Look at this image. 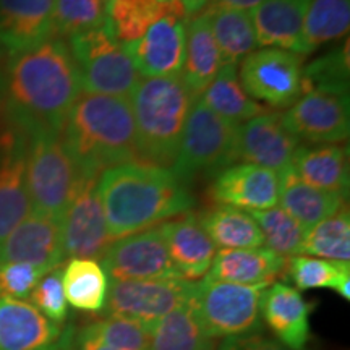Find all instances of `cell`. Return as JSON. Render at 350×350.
Returning <instances> with one entry per match:
<instances>
[{
  "mask_svg": "<svg viewBox=\"0 0 350 350\" xmlns=\"http://www.w3.org/2000/svg\"><path fill=\"white\" fill-rule=\"evenodd\" d=\"M138 150L146 164L170 169L177 159L191 98L180 75L143 78L129 96Z\"/></svg>",
  "mask_w": 350,
  "mask_h": 350,
  "instance_id": "277c9868",
  "label": "cell"
},
{
  "mask_svg": "<svg viewBox=\"0 0 350 350\" xmlns=\"http://www.w3.org/2000/svg\"><path fill=\"white\" fill-rule=\"evenodd\" d=\"M308 5L310 0H262L250 15L258 46L308 54L304 39Z\"/></svg>",
  "mask_w": 350,
  "mask_h": 350,
  "instance_id": "44dd1931",
  "label": "cell"
},
{
  "mask_svg": "<svg viewBox=\"0 0 350 350\" xmlns=\"http://www.w3.org/2000/svg\"><path fill=\"white\" fill-rule=\"evenodd\" d=\"M286 260L287 258L262 247L221 250L216 253L211 269L204 278L240 286H269L284 274Z\"/></svg>",
  "mask_w": 350,
  "mask_h": 350,
  "instance_id": "cb8c5ba5",
  "label": "cell"
},
{
  "mask_svg": "<svg viewBox=\"0 0 350 350\" xmlns=\"http://www.w3.org/2000/svg\"><path fill=\"white\" fill-rule=\"evenodd\" d=\"M67 41L86 94L129 99L139 75L125 46L113 38L107 23Z\"/></svg>",
  "mask_w": 350,
  "mask_h": 350,
  "instance_id": "8992f818",
  "label": "cell"
},
{
  "mask_svg": "<svg viewBox=\"0 0 350 350\" xmlns=\"http://www.w3.org/2000/svg\"><path fill=\"white\" fill-rule=\"evenodd\" d=\"M28 138L26 190L31 213L62 221L85 177L65 146L62 131L38 130Z\"/></svg>",
  "mask_w": 350,
  "mask_h": 350,
  "instance_id": "5b68a950",
  "label": "cell"
},
{
  "mask_svg": "<svg viewBox=\"0 0 350 350\" xmlns=\"http://www.w3.org/2000/svg\"><path fill=\"white\" fill-rule=\"evenodd\" d=\"M350 0H310L305 13L304 39L308 54L325 44L347 36Z\"/></svg>",
  "mask_w": 350,
  "mask_h": 350,
  "instance_id": "836d02e7",
  "label": "cell"
},
{
  "mask_svg": "<svg viewBox=\"0 0 350 350\" xmlns=\"http://www.w3.org/2000/svg\"><path fill=\"white\" fill-rule=\"evenodd\" d=\"M237 67L239 65H222L198 98L209 111L232 124L240 125L268 111L245 93L240 85Z\"/></svg>",
  "mask_w": 350,
  "mask_h": 350,
  "instance_id": "f1b7e54d",
  "label": "cell"
},
{
  "mask_svg": "<svg viewBox=\"0 0 350 350\" xmlns=\"http://www.w3.org/2000/svg\"><path fill=\"white\" fill-rule=\"evenodd\" d=\"M187 23L185 60L180 78L188 93L195 99L216 77L219 68L222 67V60L206 13L201 12Z\"/></svg>",
  "mask_w": 350,
  "mask_h": 350,
  "instance_id": "4316f807",
  "label": "cell"
},
{
  "mask_svg": "<svg viewBox=\"0 0 350 350\" xmlns=\"http://www.w3.org/2000/svg\"><path fill=\"white\" fill-rule=\"evenodd\" d=\"M65 260L60 221L31 213L0 243V262H26L42 273L60 268Z\"/></svg>",
  "mask_w": 350,
  "mask_h": 350,
  "instance_id": "e0dca14e",
  "label": "cell"
},
{
  "mask_svg": "<svg viewBox=\"0 0 350 350\" xmlns=\"http://www.w3.org/2000/svg\"><path fill=\"white\" fill-rule=\"evenodd\" d=\"M312 305L297 288L274 282L262 294L261 314L279 342L291 350H305L310 339Z\"/></svg>",
  "mask_w": 350,
  "mask_h": 350,
  "instance_id": "603a6c76",
  "label": "cell"
},
{
  "mask_svg": "<svg viewBox=\"0 0 350 350\" xmlns=\"http://www.w3.org/2000/svg\"><path fill=\"white\" fill-rule=\"evenodd\" d=\"M98 191L112 242L187 214L195 201L170 169L129 163L104 170Z\"/></svg>",
  "mask_w": 350,
  "mask_h": 350,
  "instance_id": "7a4b0ae2",
  "label": "cell"
},
{
  "mask_svg": "<svg viewBox=\"0 0 350 350\" xmlns=\"http://www.w3.org/2000/svg\"><path fill=\"white\" fill-rule=\"evenodd\" d=\"M106 15L113 38L122 44H130L159 20V3L156 0H112L106 3Z\"/></svg>",
  "mask_w": 350,
  "mask_h": 350,
  "instance_id": "8d00e7d4",
  "label": "cell"
},
{
  "mask_svg": "<svg viewBox=\"0 0 350 350\" xmlns=\"http://www.w3.org/2000/svg\"><path fill=\"white\" fill-rule=\"evenodd\" d=\"M44 275L46 273L26 262H0V297L21 301L29 299Z\"/></svg>",
  "mask_w": 350,
  "mask_h": 350,
  "instance_id": "b9f144b4",
  "label": "cell"
},
{
  "mask_svg": "<svg viewBox=\"0 0 350 350\" xmlns=\"http://www.w3.org/2000/svg\"><path fill=\"white\" fill-rule=\"evenodd\" d=\"M204 13L221 52L222 65H239L245 57L256 51L258 42L250 13L217 7L214 3Z\"/></svg>",
  "mask_w": 350,
  "mask_h": 350,
  "instance_id": "4dcf8cb0",
  "label": "cell"
},
{
  "mask_svg": "<svg viewBox=\"0 0 350 350\" xmlns=\"http://www.w3.org/2000/svg\"><path fill=\"white\" fill-rule=\"evenodd\" d=\"M211 196L219 204L247 211H265L279 203V177L253 164H232L214 178Z\"/></svg>",
  "mask_w": 350,
  "mask_h": 350,
  "instance_id": "ac0fdd59",
  "label": "cell"
},
{
  "mask_svg": "<svg viewBox=\"0 0 350 350\" xmlns=\"http://www.w3.org/2000/svg\"><path fill=\"white\" fill-rule=\"evenodd\" d=\"M216 350H291L282 345L278 339H271L268 336L256 334V332H245V334L230 336L217 345Z\"/></svg>",
  "mask_w": 350,
  "mask_h": 350,
  "instance_id": "7bdbcfd3",
  "label": "cell"
},
{
  "mask_svg": "<svg viewBox=\"0 0 350 350\" xmlns=\"http://www.w3.org/2000/svg\"><path fill=\"white\" fill-rule=\"evenodd\" d=\"M54 0H0V42L12 57L54 38Z\"/></svg>",
  "mask_w": 350,
  "mask_h": 350,
  "instance_id": "ffe728a7",
  "label": "cell"
},
{
  "mask_svg": "<svg viewBox=\"0 0 350 350\" xmlns=\"http://www.w3.org/2000/svg\"><path fill=\"white\" fill-rule=\"evenodd\" d=\"M157 3H164V2H169V0H156Z\"/></svg>",
  "mask_w": 350,
  "mask_h": 350,
  "instance_id": "7dc6e473",
  "label": "cell"
},
{
  "mask_svg": "<svg viewBox=\"0 0 350 350\" xmlns=\"http://www.w3.org/2000/svg\"><path fill=\"white\" fill-rule=\"evenodd\" d=\"M301 255L350 261V216L347 204L306 230Z\"/></svg>",
  "mask_w": 350,
  "mask_h": 350,
  "instance_id": "e575fe53",
  "label": "cell"
},
{
  "mask_svg": "<svg viewBox=\"0 0 350 350\" xmlns=\"http://www.w3.org/2000/svg\"><path fill=\"white\" fill-rule=\"evenodd\" d=\"M72 327L51 321L31 304L0 297V350H73Z\"/></svg>",
  "mask_w": 350,
  "mask_h": 350,
  "instance_id": "5bb4252c",
  "label": "cell"
},
{
  "mask_svg": "<svg viewBox=\"0 0 350 350\" xmlns=\"http://www.w3.org/2000/svg\"><path fill=\"white\" fill-rule=\"evenodd\" d=\"M278 177L281 209L294 217L305 230L312 229L323 219L332 216L345 206L347 196L308 185L300 180L292 165L281 170Z\"/></svg>",
  "mask_w": 350,
  "mask_h": 350,
  "instance_id": "d4e9b609",
  "label": "cell"
},
{
  "mask_svg": "<svg viewBox=\"0 0 350 350\" xmlns=\"http://www.w3.org/2000/svg\"><path fill=\"white\" fill-rule=\"evenodd\" d=\"M269 286H240L203 278L195 284L193 304L200 323L214 339L252 332L260 325L261 299Z\"/></svg>",
  "mask_w": 350,
  "mask_h": 350,
  "instance_id": "ba28073f",
  "label": "cell"
},
{
  "mask_svg": "<svg viewBox=\"0 0 350 350\" xmlns=\"http://www.w3.org/2000/svg\"><path fill=\"white\" fill-rule=\"evenodd\" d=\"M185 42V21L163 16L151 23L142 38L124 46L133 60L138 75L165 78L182 73Z\"/></svg>",
  "mask_w": 350,
  "mask_h": 350,
  "instance_id": "9a60e30c",
  "label": "cell"
},
{
  "mask_svg": "<svg viewBox=\"0 0 350 350\" xmlns=\"http://www.w3.org/2000/svg\"><path fill=\"white\" fill-rule=\"evenodd\" d=\"M169 256L175 269L185 281L203 279L211 269L216 245L200 226L198 217L183 216L159 226Z\"/></svg>",
  "mask_w": 350,
  "mask_h": 350,
  "instance_id": "7402d4cb",
  "label": "cell"
},
{
  "mask_svg": "<svg viewBox=\"0 0 350 350\" xmlns=\"http://www.w3.org/2000/svg\"><path fill=\"white\" fill-rule=\"evenodd\" d=\"M291 165L300 180L308 185L347 196L350 183L347 148L340 144H300Z\"/></svg>",
  "mask_w": 350,
  "mask_h": 350,
  "instance_id": "484cf974",
  "label": "cell"
},
{
  "mask_svg": "<svg viewBox=\"0 0 350 350\" xmlns=\"http://www.w3.org/2000/svg\"><path fill=\"white\" fill-rule=\"evenodd\" d=\"M284 274L291 278L300 291L332 288L345 300H350V262L332 261L306 255L291 256L286 260Z\"/></svg>",
  "mask_w": 350,
  "mask_h": 350,
  "instance_id": "d6a6232c",
  "label": "cell"
},
{
  "mask_svg": "<svg viewBox=\"0 0 350 350\" xmlns=\"http://www.w3.org/2000/svg\"><path fill=\"white\" fill-rule=\"evenodd\" d=\"M60 226L65 258H103L112 239L99 198L98 178H83Z\"/></svg>",
  "mask_w": 350,
  "mask_h": 350,
  "instance_id": "4fadbf2b",
  "label": "cell"
},
{
  "mask_svg": "<svg viewBox=\"0 0 350 350\" xmlns=\"http://www.w3.org/2000/svg\"><path fill=\"white\" fill-rule=\"evenodd\" d=\"M29 300L34 308H38L51 321L64 323L68 314V306L64 294L62 269L57 268L44 275L34 287Z\"/></svg>",
  "mask_w": 350,
  "mask_h": 350,
  "instance_id": "60d3db41",
  "label": "cell"
},
{
  "mask_svg": "<svg viewBox=\"0 0 350 350\" xmlns=\"http://www.w3.org/2000/svg\"><path fill=\"white\" fill-rule=\"evenodd\" d=\"M239 125L222 119L195 98L188 112L177 159L170 170L182 182L200 172L226 169L237 163Z\"/></svg>",
  "mask_w": 350,
  "mask_h": 350,
  "instance_id": "52a82bcc",
  "label": "cell"
},
{
  "mask_svg": "<svg viewBox=\"0 0 350 350\" xmlns=\"http://www.w3.org/2000/svg\"><path fill=\"white\" fill-rule=\"evenodd\" d=\"M75 349L77 350H117L111 347V345L104 344L103 340H99L94 336H91L90 332L81 329L75 336Z\"/></svg>",
  "mask_w": 350,
  "mask_h": 350,
  "instance_id": "ee69618b",
  "label": "cell"
},
{
  "mask_svg": "<svg viewBox=\"0 0 350 350\" xmlns=\"http://www.w3.org/2000/svg\"><path fill=\"white\" fill-rule=\"evenodd\" d=\"M104 2H106V3H107V2H112V0H104Z\"/></svg>",
  "mask_w": 350,
  "mask_h": 350,
  "instance_id": "c3c4849f",
  "label": "cell"
},
{
  "mask_svg": "<svg viewBox=\"0 0 350 350\" xmlns=\"http://www.w3.org/2000/svg\"><path fill=\"white\" fill-rule=\"evenodd\" d=\"M326 91L349 96V41L301 68V94Z\"/></svg>",
  "mask_w": 350,
  "mask_h": 350,
  "instance_id": "d590c367",
  "label": "cell"
},
{
  "mask_svg": "<svg viewBox=\"0 0 350 350\" xmlns=\"http://www.w3.org/2000/svg\"><path fill=\"white\" fill-rule=\"evenodd\" d=\"M300 142L284 125L281 113L266 112L243 122L237 130V161L279 174L292 164Z\"/></svg>",
  "mask_w": 350,
  "mask_h": 350,
  "instance_id": "2e32d148",
  "label": "cell"
},
{
  "mask_svg": "<svg viewBox=\"0 0 350 350\" xmlns=\"http://www.w3.org/2000/svg\"><path fill=\"white\" fill-rule=\"evenodd\" d=\"M7 94L13 120L26 135L62 131L68 112L83 94L80 72L67 41L54 36L13 57Z\"/></svg>",
  "mask_w": 350,
  "mask_h": 350,
  "instance_id": "6da1fadb",
  "label": "cell"
},
{
  "mask_svg": "<svg viewBox=\"0 0 350 350\" xmlns=\"http://www.w3.org/2000/svg\"><path fill=\"white\" fill-rule=\"evenodd\" d=\"M83 329L117 350H148L150 344V329L126 317L106 314Z\"/></svg>",
  "mask_w": 350,
  "mask_h": 350,
  "instance_id": "ab89813d",
  "label": "cell"
},
{
  "mask_svg": "<svg viewBox=\"0 0 350 350\" xmlns=\"http://www.w3.org/2000/svg\"><path fill=\"white\" fill-rule=\"evenodd\" d=\"M62 138L85 178H99L116 165L143 163L126 98L81 94L65 119Z\"/></svg>",
  "mask_w": 350,
  "mask_h": 350,
  "instance_id": "3957f363",
  "label": "cell"
},
{
  "mask_svg": "<svg viewBox=\"0 0 350 350\" xmlns=\"http://www.w3.org/2000/svg\"><path fill=\"white\" fill-rule=\"evenodd\" d=\"M180 2L183 3V8H185L187 21H188L193 18V16L200 15L201 12L206 10L214 0H180Z\"/></svg>",
  "mask_w": 350,
  "mask_h": 350,
  "instance_id": "bcb514c9",
  "label": "cell"
},
{
  "mask_svg": "<svg viewBox=\"0 0 350 350\" xmlns=\"http://www.w3.org/2000/svg\"><path fill=\"white\" fill-rule=\"evenodd\" d=\"M0 243L31 214L26 190V142L10 130L0 146Z\"/></svg>",
  "mask_w": 350,
  "mask_h": 350,
  "instance_id": "d6986e66",
  "label": "cell"
},
{
  "mask_svg": "<svg viewBox=\"0 0 350 350\" xmlns=\"http://www.w3.org/2000/svg\"><path fill=\"white\" fill-rule=\"evenodd\" d=\"M301 55L265 47L248 54L237 68L240 85L253 100L287 109L301 96Z\"/></svg>",
  "mask_w": 350,
  "mask_h": 350,
  "instance_id": "9c48e42d",
  "label": "cell"
},
{
  "mask_svg": "<svg viewBox=\"0 0 350 350\" xmlns=\"http://www.w3.org/2000/svg\"><path fill=\"white\" fill-rule=\"evenodd\" d=\"M294 137L312 144H339L349 138V96L308 91L281 113Z\"/></svg>",
  "mask_w": 350,
  "mask_h": 350,
  "instance_id": "7c38bea8",
  "label": "cell"
},
{
  "mask_svg": "<svg viewBox=\"0 0 350 350\" xmlns=\"http://www.w3.org/2000/svg\"><path fill=\"white\" fill-rule=\"evenodd\" d=\"M195 284L185 279L112 281L103 312L137 319L151 331L161 318L191 299Z\"/></svg>",
  "mask_w": 350,
  "mask_h": 350,
  "instance_id": "30bf717a",
  "label": "cell"
},
{
  "mask_svg": "<svg viewBox=\"0 0 350 350\" xmlns=\"http://www.w3.org/2000/svg\"><path fill=\"white\" fill-rule=\"evenodd\" d=\"M198 222L221 250H243L265 245L256 221L243 209L219 204L217 208L200 214Z\"/></svg>",
  "mask_w": 350,
  "mask_h": 350,
  "instance_id": "f546056e",
  "label": "cell"
},
{
  "mask_svg": "<svg viewBox=\"0 0 350 350\" xmlns=\"http://www.w3.org/2000/svg\"><path fill=\"white\" fill-rule=\"evenodd\" d=\"M104 0H54V36L70 39L106 23Z\"/></svg>",
  "mask_w": 350,
  "mask_h": 350,
  "instance_id": "f35d334b",
  "label": "cell"
},
{
  "mask_svg": "<svg viewBox=\"0 0 350 350\" xmlns=\"http://www.w3.org/2000/svg\"><path fill=\"white\" fill-rule=\"evenodd\" d=\"M99 265L111 281L182 279L170 260L159 227L113 240Z\"/></svg>",
  "mask_w": 350,
  "mask_h": 350,
  "instance_id": "8fae6325",
  "label": "cell"
},
{
  "mask_svg": "<svg viewBox=\"0 0 350 350\" xmlns=\"http://www.w3.org/2000/svg\"><path fill=\"white\" fill-rule=\"evenodd\" d=\"M62 286L67 304L86 313L104 310L109 291L107 275L96 260L72 258L62 271Z\"/></svg>",
  "mask_w": 350,
  "mask_h": 350,
  "instance_id": "1f68e13d",
  "label": "cell"
},
{
  "mask_svg": "<svg viewBox=\"0 0 350 350\" xmlns=\"http://www.w3.org/2000/svg\"><path fill=\"white\" fill-rule=\"evenodd\" d=\"M262 0H214V5L224 7V8H234V10H255L260 5Z\"/></svg>",
  "mask_w": 350,
  "mask_h": 350,
  "instance_id": "f6af8a7d",
  "label": "cell"
},
{
  "mask_svg": "<svg viewBox=\"0 0 350 350\" xmlns=\"http://www.w3.org/2000/svg\"><path fill=\"white\" fill-rule=\"evenodd\" d=\"M248 213L260 227L262 240L268 245L266 248L282 258L301 255V245H304L306 230L284 209L275 206L265 211Z\"/></svg>",
  "mask_w": 350,
  "mask_h": 350,
  "instance_id": "74e56055",
  "label": "cell"
},
{
  "mask_svg": "<svg viewBox=\"0 0 350 350\" xmlns=\"http://www.w3.org/2000/svg\"><path fill=\"white\" fill-rule=\"evenodd\" d=\"M211 338L200 323L193 295L178 308L161 318L150 331L148 350H216Z\"/></svg>",
  "mask_w": 350,
  "mask_h": 350,
  "instance_id": "83f0119b",
  "label": "cell"
}]
</instances>
